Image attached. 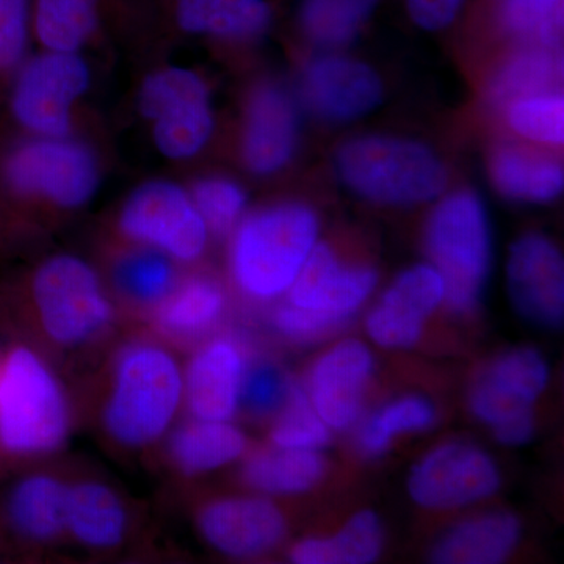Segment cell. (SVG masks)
Returning a JSON list of instances; mask_svg holds the SVG:
<instances>
[{"label":"cell","instance_id":"obj_1","mask_svg":"<svg viewBox=\"0 0 564 564\" xmlns=\"http://www.w3.org/2000/svg\"><path fill=\"white\" fill-rule=\"evenodd\" d=\"M321 223L302 203H280L252 212L237 225L231 273L240 291L259 302L289 292L317 245Z\"/></svg>","mask_w":564,"mask_h":564},{"label":"cell","instance_id":"obj_2","mask_svg":"<svg viewBox=\"0 0 564 564\" xmlns=\"http://www.w3.org/2000/svg\"><path fill=\"white\" fill-rule=\"evenodd\" d=\"M184 395V375L172 352L139 343L120 352L104 410V426L115 443L147 447L161 440Z\"/></svg>","mask_w":564,"mask_h":564},{"label":"cell","instance_id":"obj_3","mask_svg":"<svg viewBox=\"0 0 564 564\" xmlns=\"http://www.w3.org/2000/svg\"><path fill=\"white\" fill-rule=\"evenodd\" d=\"M425 250L443 278L448 307L458 315L477 311L494 259L491 218L484 199L470 191L441 199L426 223Z\"/></svg>","mask_w":564,"mask_h":564},{"label":"cell","instance_id":"obj_4","mask_svg":"<svg viewBox=\"0 0 564 564\" xmlns=\"http://www.w3.org/2000/svg\"><path fill=\"white\" fill-rule=\"evenodd\" d=\"M336 172L348 188L381 206H417L437 198L447 185V169L419 141L364 135L336 154Z\"/></svg>","mask_w":564,"mask_h":564},{"label":"cell","instance_id":"obj_5","mask_svg":"<svg viewBox=\"0 0 564 564\" xmlns=\"http://www.w3.org/2000/svg\"><path fill=\"white\" fill-rule=\"evenodd\" d=\"M96 152L73 137H25L0 155V192L61 210H79L101 187Z\"/></svg>","mask_w":564,"mask_h":564},{"label":"cell","instance_id":"obj_6","mask_svg":"<svg viewBox=\"0 0 564 564\" xmlns=\"http://www.w3.org/2000/svg\"><path fill=\"white\" fill-rule=\"evenodd\" d=\"M70 414L61 381L29 348L11 351L0 373V441L13 454L43 455L61 448Z\"/></svg>","mask_w":564,"mask_h":564},{"label":"cell","instance_id":"obj_7","mask_svg":"<svg viewBox=\"0 0 564 564\" xmlns=\"http://www.w3.org/2000/svg\"><path fill=\"white\" fill-rule=\"evenodd\" d=\"M91 87V68L80 52L29 55L10 80L6 104L25 137H70L77 102Z\"/></svg>","mask_w":564,"mask_h":564},{"label":"cell","instance_id":"obj_8","mask_svg":"<svg viewBox=\"0 0 564 564\" xmlns=\"http://www.w3.org/2000/svg\"><path fill=\"white\" fill-rule=\"evenodd\" d=\"M137 109L150 122L155 150L169 161H191L215 131L209 85L184 66H162L141 82Z\"/></svg>","mask_w":564,"mask_h":564},{"label":"cell","instance_id":"obj_9","mask_svg":"<svg viewBox=\"0 0 564 564\" xmlns=\"http://www.w3.org/2000/svg\"><path fill=\"white\" fill-rule=\"evenodd\" d=\"M32 292L44 332L62 347L90 343L113 321L101 278L77 256H52L41 263Z\"/></svg>","mask_w":564,"mask_h":564},{"label":"cell","instance_id":"obj_10","mask_svg":"<svg viewBox=\"0 0 564 564\" xmlns=\"http://www.w3.org/2000/svg\"><path fill=\"white\" fill-rule=\"evenodd\" d=\"M118 226L133 242L184 263L198 261L209 240L191 192L169 180L147 181L129 193Z\"/></svg>","mask_w":564,"mask_h":564},{"label":"cell","instance_id":"obj_11","mask_svg":"<svg viewBox=\"0 0 564 564\" xmlns=\"http://www.w3.org/2000/svg\"><path fill=\"white\" fill-rule=\"evenodd\" d=\"M500 470L488 452L467 443L434 448L415 464L408 492L429 510H452L488 499L500 488Z\"/></svg>","mask_w":564,"mask_h":564},{"label":"cell","instance_id":"obj_12","mask_svg":"<svg viewBox=\"0 0 564 564\" xmlns=\"http://www.w3.org/2000/svg\"><path fill=\"white\" fill-rule=\"evenodd\" d=\"M507 288L519 317L538 328H562L563 256L544 234L530 232L516 240L507 263Z\"/></svg>","mask_w":564,"mask_h":564},{"label":"cell","instance_id":"obj_13","mask_svg":"<svg viewBox=\"0 0 564 564\" xmlns=\"http://www.w3.org/2000/svg\"><path fill=\"white\" fill-rule=\"evenodd\" d=\"M300 96L315 117L348 122L380 106L383 82L366 63L343 55H323L304 68Z\"/></svg>","mask_w":564,"mask_h":564},{"label":"cell","instance_id":"obj_14","mask_svg":"<svg viewBox=\"0 0 564 564\" xmlns=\"http://www.w3.org/2000/svg\"><path fill=\"white\" fill-rule=\"evenodd\" d=\"M547 361L532 347H519L494 359L470 388L469 406L478 421L494 426L527 413L544 392Z\"/></svg>","mask_w":564,"mask_h":564},{"label":"cell","instance_id":"obj_15","mask_svg":"<svg viewBox=\"0 0 564 564\" xmlns=\"http://www.w3.org/2000/svg\"><path fill=\"white\" fill-rule=\"evenodd\" d=\"M444 299L443 278L432 265L411 267L397 276L367 315V334L383 348L413 347Z\"/></svg>","mask_w":564,"mask_h":564},{"label":"cell","instance_id":"obj_16","mask_svg":"<svg viewBox=\"0 0 564 564\" xmlns=\"http://www.w3.org/2000/svg\"><path fill=\"white\" fill-rule=\"evenodd\" d=\"M300 139L299 107L273 82L258 85L245 109L242 159L256 176H272L291 163Z\"/></svg>","mask_w":564,"mask_h":564},{"label":"cell","instance_id":"obj_17","mask_svg":"<svg viewBox=\"0 0 564 564\" xmlns=\"http://www.w3.org/2000/svg\"><path fill=\"white\" fill-rule=\"evenodd\" d=\"M198 527L207 544L231 558L267 554L288 533L284 514L263 497L215 500L203 508Z\"/></svg>","mask_w":564,"mask_h":564},{"label":"cell","instance_id":"obj_18","mask_svg":"<svg viewBox=\"0 0 564 564\" xmlns=\"http://www.w3.org/2000/svg\"><path fill=\"white\" fill-rule=\"evenodd\" d=\"M372 373L373 356L367 345L356 339L343 340L314 362L304 391L329 429L345 430L361 414Z\"/></svg>","mask_w":564,"mask_h":564},{"label":"cell","instance_id":"obj_19","mask_svg":"<svg viewBox=\"0 0 564 564\" xmlns=\"http://www.w3.org/2000/svg\"><path fill=\"white\" fill-rule=\"evenodd\" d=\"M378 284L372 267L347 265L326 243H317L289 289V303L350 321Z\"/></svg>","mask_w":564,"mask_h":564},{"label":"cell","instance_id":"obj_20","mask_svg":"<svg viewBox=\"0 0 564 564\" xmlns=\"http://www.w3.org/2000/svg\"><path fill=\"white\" fill-rule=\"evenodd\" d=\"M247 362L242 348L218 337L193 356L184 377V393L193 417L231 421L242 402Z\"/></svg>","mask_w":564,"mask_h":564},{"label":"cell","instance_id":"obj_21","mask_svg":"<svg viewBox=\"0 0 564 564\" xmlns=\"http://www.w3.org/2000/svg\"><path fill=\"white\" fill-rule=\"evenodd\" d=\"M522 525L518 516L491 511L447 530L433 544L430 560L440 564L502 563L518 547Z\"/></svg>","mask_w":564,"mask_h":564},{"label":"cell","instance_id":"obj_22","mask_svg":"<svg viewBox=\"0 0 564 564\" xmlns=\"http://www.w3.org/2000/svg\"><path fill=\"white\" fill-rule=\"evenodd\" d=\"M173 17L191 36L248 41L269 29L272 9L267 0H174Z\"/></svg>","mask_w":564,"mask_h":564},{"label":"cell","instance_id":"obj_23","mask_svg":"<svg viewBox=\"0 0 564 564\" xmlns=\"http://www.w3.org/2000/svg\"><path fill=\"white\" fill-rule=\"evenodd\" d=\"M489 173L497 192L516 203L555 202L564 187L563 166L558 162L514 144L497 148Z\"/></svg>","mask_w":564,"mask_h":564},{"label":"cell","instance_id":"obj_24","mask_svg":"<svg viewBox=\"0 0 564 564\" xmlns=\"http://www.w3.org/2000/svg\"><path fill=\"white\" fill-rule=\"evenodd\" d=\"M66 530L88 547H117L128 530V511L109 486L84 481L68 488Z\"/></svg>","mask_w":564,"mask_h":564},{"label":"cell","instance_id":"obj_25","mask_svg":"<svg viewBox=\"0 0 564 564\" xmlns=\"http://www.w3.org/2000/svg\"><path fill=\"white\" fill-rule=\"evenodd\" d=\"M247 448V437L229 421L195 419L170 437L169 454L185 475H202L236 462Z\"/></svg>","mask_w":564,"mask_h":564},{"label":"cell","instance_id":"obj_26","mask_svg":"<svg viewBox=\"0 0 564 564\" xmlns=\"http://www.w3.org/2000/svg\"><path fill=\"white\" fill-rule=\"evenodd\" d=\"M383 547V521L373 511L364 510L332 538L300 541L289 558L296 564H369L381 555Z\"/></svg>","mask_w":564,"mask_h":564},{"label":"cell","instance_id":"obj_27","mask_svg":"<svg viewBox=\"0 0 564 564\" xmlns=\"http://www.w3.org/2000/svg\"><path fill=\"white\" fill-rule=\"evenodd\" d=\"M102 0H31L32 39L43 51L80 52L96 35Z\"/></svg>","mask_w":564,"mask_h":564},{"label":"cell","instance_id":"obj_28","mask_svg":"<svg viewBox=\"0 0 564 564\" xmlns=\"http://www.w3.org/2000/svg\"><path fill=\"white\" fill-rule=\"evenodd\" d=\"M326 463L318 451L281 448L259 452L245 463V484L267 496H295L321 484Z\"/></svg>","mask_w":564,"mask_h":564},{"label":"cell","instance_id":"obj_29","mask_svg":"<svg viewBox=\"0 0 564 564\" xmlns=\"http://www.w3.org/2000/svg\"><path fill=\"white\" fill-rule=\"evenodd\" d=\"M221 285L207 276L191 278L159 304L155 323L174 339H193L209 332L225 313Z\"/></svg>","mask_w":564,"mask_h":564},{"label":"cell","instance_id":"obj_30","mask_svg":"<svg viewBox=\"0 0 564 564\" xmlns=\"http://www.w3.org/2000/svg\"><path fill=\"white\" fill-rule=\"evenodd\" d=\"M66 500L68 486L51 475H33L11 494V522L29 540L52 541L66 530Z\"/></svg>","mask_w":564,"mask_h":564},{"label":"cell","instance_id":"obj_31","mask_svg":"<svg viewBox=\"0 0 564 564\" xmlns=\"http://www.w3.org/2000/svg\"><path fill=\"white\" fill-rule=\"evenodd\" d=\"M554 51L545 46L530 47L508 58L489 85V99L496 106L507 107L516 99L556 91L563 63Z\"/></svg>","mask_w":564,"mask_h":564},{"label":"cell","instance_id":"obj_32","mask_svg":"<svg viewBox=\"0 0 564 564\" xmlns=\"http://www.w3.org/2000/svg\"><path fill=\"white\" fill-rule=\"evenodd\" d=\"M378 0H303L300 22L313 43L340 47L356 39Z\"/></svg>","mask_w":564,"mask_h":564},{"label":"cell","instance_id":"obj_33","mask_svg":"<svg viewBox=\"0 0 564 564\" xmlns=\"http://www.w3.org/2000/svg\"><path fill=\"white\" fill-rule=\"evenodd\" d=\"M436 421L433 403L422 395H406L393 400L377 411L359 433V451L377 458L389 451L393 437L430 429Z\"/></svg>","mask_w":564,"mask_h":564},{"label":"cell","instance_id":"obj_34","mask_svg":"<svg viewBox=\"0 0 564 564\" xmlns=\"http://www.w3.org/2000/svg\"><path fill=\"white\" fill-rule=\"evenodd\" d=\"M115 280L120 291L132 302L154 306L173 292L176 272L169 256L148 248L121 259Z\"/></svg>","mask_w":564,"mask_h":564},{"label":"cell","instance_id":"obj_35","mask_svg":"<svg viewBox=\"0 0 564 564\" xmlns=\"http://www.w3.org/2000/svg\"><path fill=\"white\" fill-rule=\"evenodd\" d=\"M270 436L274 447L321 451L332 441V429L322 421L303 386L291 381Z\"/></svg>","mask_w":564,"mask_h":564},{"label":"cell","instance_id":"obj_36","mask_svg":"<svg viewBox=\"0 0 564 564\" xmlns=\"http://www.w3.org/2000/svg\"><path fill=\"white\" fill-rule=\"evenodd\" d=\"M508 124L522 139L558 147L564 141V99L562 93L547 91L516 99L507 107Z\"/></svg>","mask_w":564,"mask_h":564},{"label":"cell","instance_id":"obj_37","mask_svg":"<svg viewBox=\"0 0 564 564\" xmlns=\"http://www.w3.org/2000/svg\"><path fill=\"white\" fill-rule=\"evenodd\" d=\"M191 195L207 229L217 236L236 229L247 210V192L229 177H203L195 182Z\"/></svg>","mask_w":564,"mask_h":564},{"label":"cell","instance_id":"obj_38","mask_svg":"<svg viewBox=\"0 0 564 564\" xmlns=\"http://www.w3.org/2000/svg\"><path fill=\"white\" fill-rule=\"evenodd\" d=\"M503 25L508 33L555 50L562 39L563 0H507Z\"/></svg>","mask_w":564,"mask_h":564},{"label":"cell","instance_id":"obj_39","mask_svg":"<svg viewBox=\"0 0 564 564\" xmlns=\"http://www.w3.org/2000/svg\"><path fill=\"white\" fill-rule=\"evenodd\" d=\"M31 0H0V104L14 73L29 57Z\"/></svg>","mask_w":564,"mask_h":564},{"label":"cell","instance_id":"obj_40","mask_svg":"<svg viewBox=\"0 0 564 564\" xmlns=\"http://www.w3.org/2000/svg\"><path fill=\"white\" fill-rule=\"evenodd\" d=\"M347 322L337 315L304 310L291 303L274 311L272 318L274 329L281 336L300 344L321 340L329 334L339 332Z\"/></svg>","mask_w":564,"mask_h":564},{"label":"cell","instance_id":"obj_41","mask_svg":"<svg viewBox=\"0 0 564 564\" xmlns=\"http://www.w3.org/2000/svg\"><path fill=\"white\" fill-rule=\"evenodd\" d=\"M288 380L282 370L272 364H261L254 369L247 370L242 388V402L251 413L267 415L280 410L288 397Z\"/></svg>","mask_w":564,"mask_h":564},{"label":"cell","instance_id":"obj_42","mask_svg":"<svg viewBox=\"0 0 564 564\" xmlns=\"http://www.w3.org/2000/svg\"><path fill=\"white\" fill-rule=\"evenodd\" d=\"M464 0H406L411 20L425 31L447 28L458 17Z\"/></svg>","mask_w":564,"mask_h":564},{"label":"cell","instance_id":"obj_43","mask_svg":"<svg viewBox=\"0 0 564 564\" xmlns=\"http://www.w3.org/2000/svg\"><path fill=\"white\" fill-rule=\"evenodd\" d=\"M492 432L500 444L510 445V447L529 444L534 433L533 413L519 415L511 421L500 423V425L494 426Z\"/></svg>","mask_w":564,"mask_h":564}]
</instances>
